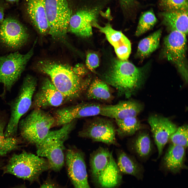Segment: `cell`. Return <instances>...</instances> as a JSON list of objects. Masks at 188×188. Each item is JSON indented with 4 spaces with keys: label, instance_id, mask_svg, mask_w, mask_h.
I'll list each match as a JSON object with an SVG mask.
<instances>
[{
    "label": "cell",
    "instance_id": "obj_35",
    "mask_svg": "<svg viewBox=\"0 0 188 188\" xmlns=\"http://www.w3.org/2000/svg\"><path fill=\"white\" fill-rule=\"evenodd\" d=\"M17 188H27L22 186ZM39 188H61L56 184L50 180H47L41 185Z\"/></svg>",
    "mask_w": 188,
    "mask_h": 188
},
{
    "label": "cell",
    "instance_id": "obj_36",
    "mask_svg": "<svg viewBox=\"0 0 188 188\" xmlns=\"http://www.w3.org/2000/svg\"><path fill=\"white\" fill-rule=\"evenodd\" d=\"M7 116L8 113L6 110L0 109V129L4 127Z\"/></svg>",
    "mask_w": 188,
    "mask_h": 188
},
{
    "label": "cell",
    "instance_id": "obj_2",
    "mask_svg": "<svg viewBox=\"0 0 188 188\" xmlns=\"http://www.w3.org/2000/svg\"><path fill=\"white\" fill-rule=\"evenodd\" d=\"M149 65L136 67L131 62L114 61L102 79L126 97H131L142 86L146 79Z\"/></svg>",
    "mask_w": 188,
    "mask_h": 188
},
{
    "label": "cell",
    "instance_id": "obj_14",
    "mask_svg": "<svg viewBox=\"0 0 188 188\" xmlns=\"http://www.w3.org/2000/svg\"><path fill=\"white\" fill-rule=\"evenodd\" d=\"M102 105L94 103H82L58 109L54 117V126H62L78 118L100 115Z\"/></svg>",
    "mask_w": 188,
    "mask_h": 188
},
{
    "label": "cell",
    "instance_id": "obj_16",
    "mask_svg": "<svg viewBox=\"0 0 188 188\" xmlns=\"http://www.w3.org/2000/svg\"><path fill=\"white\" fill-rule=\"evenodd\" d=\"M66 99L50 79L46 78L43 80L39 89L34 95L31 108L42 109L57 107L62 104Z\"/></svg>",
    "mask_w": 188,
    "mask_h": 188
},
{
    "label": "cell",
    "instance_id": "obj_24",
    "mask_svg": "<svg viewBox=\"0 0 188 188\" xmlns=\"http://www.w3.org/2000/svg\"><path fill=\"white\" fill-rule=\"evenodd\" d=\"M116 164L121 173L132 175L138 180H143L144 167L134 157L120 151L117 154Z\"/></svg>",
    "mask_w": 188,
    "mask_h": 188
},
{
    "label": "cell",
    "instance_id": "obj_11",
    "mask_svg": "<svg viewBox=\"0 0 188 188\" xmlns=\"http://www.w3.org/2000/svg\"><path fill=\"white\" fill-rule=\"evenodd\" d=\"M116 128L112 121L105 118H94L86 123L78 136L108 145H116Z\"/></svg>",
    "mask_w": 188,
    "mask_h": 188
},
{
    "label": "cell",
    "instance_id": "obj_17",
    "mask_svg": "<svg viewBox=\"0 0 188 188\" xmlns=\"http://www.w3.org/2000/svg\"><path fill=\"white\" fill-rule=\"evenodd\" d=\"M186 154L185 148L171 143L162 158L160 169L165 174L170 173L175 175L187 169Z\"/></svg>",
    "mask_w": 188,
    "mask_h": 188
},
{
    "label": "cell",
    "instance_id": "obj_31",
    "mask_svg": "<svg viewBox=\"0 0 188 188\" xmlns=\"http://www.w3.org/2000/svg\"><path fill=\"white\" fill-rule=\"evenodd\" d=\"M188 125L184 124L178 127L170 136L169 140L171 144L182 146L186 149L188 146Z\"/></svg>",
    "mask_w": 188,
    "mask_h": 188
},
{
    "label": "cell",
    "instance_id": "obj_26",
    "mask_svg": "<svg viewBox=\"0 0 188 188\" xmlns=\"http://www.w3.org/2000/svg\"><path fill=\"white\" fill-rule=\"evenodd\" d=\"M108 85L101 79L95 78L92 80L87 89L86 97L89 99L111 100L113 96Z\"/></svg>",
    "mask_w": 188,
    "mask_h": 188
},
{
    "label": "cell",
    "instance_id": "obj_38",
    "mask_svg": "<svg viewBox=\"0 0 188 188\" xmlns=\"http://www.w3.org/2000/svg\"><path fill=\"white\" fill-rule=\"evenodd\" d=\"M6 1L11 3H18L19 0H5Z\"/></svg>",
    "mask_w": 188,
    "mask_h": 188
},
{
    "label": "cell",
    "instance_id": "obj_7",
    "mask_svg": "<svg viewBox=\"0 0 188 188\" xmlns=\"http://www.w3.org/2000/svg\"><path fill=\"white\" fill-rule=\"evenodd\" d=\"M36 40L32 47L24 54L16 51L4 56H0V83L3 85L2 93L4 97L7 92H10L20 78L27 63L33 56Z\"/></svg>",
    "mask_w": 188,
    "mask_h": 188
},
{
    "label": "cell",
    "instance_id": "obj_29",
    "mask_svg": "<svg viewBox=\"0 0 188 188\" xmlns=\"http://www.w3.org/2000/svg\"><path fill=\"white\" fill-rule=\"evenodd\" d=\"M157 21V19L152 10L144 12L139 19L135 32L136 36H139L151 29Z\"/></svg>",
    "mask_w": 188,
    "mask_h": 188
},
{
    "label": "cell",
    "instance_id": "obj_10",
    "mask_svg": "<svg viewBox=\"0 0 188 188\" xmlns=\"http://www.w3.org/2000/svg\"><path fill=\"white\" fill-rule=\"evenodd\" d=\"M186 43V35L171 31L164 39L162 52L163 56L175 66L186 83L188 81Z\"/></svg>",
    "mask_w": 188,
    "mask_h": 188
},
{
    "label": "cell",
    "instance_id": "obj_28",
    "mask_svg": "<svg viewBox=\"0 0 188 188\" xmlns=\"http://www.w3.org/2000/svg\"><path fill=\"white\" fill-rule=\"evenodd\" d=\"M115 122L117 126L116 133L121 137L132 136L139 130L146 128L137 117L115 120Z\"/></svg>",
    "mask_w": 188,
    "mask_h": 188
},
{
    "label": "cell",
    "instance_id": "obj_19",
    "mask_svg": "<svg viewBox=\"0 0 188 188\" xmlns=\"http://www.w3.org/2000/svg\"><path fill=\"white\" fill-rule=\"evenodd\" d=\"M143 108L142 104L132 100L113 105H103L100 115L115 120L137 117Z\"/></svg>",
    "mask_w": 188,
    "mask_h": 188
},
{
    "label": "cell",
    "instance_id": "obj_4",
    "mask_svg": "<svg viewBox=\"0 0 188 188\" xmlns=\"http://www.w3.org/2000/svg\"><path fill=\"white\" fill-rule=\"evenodd\" d=\"M37 85L36 78L27 75L23 79L17 96L8 103L10 114L4 132L5 137H15L21 118L31 108Z\"/></svg>",
    "mask_w": 188,
    "mask_h": 188
},
{
    "label": "cell",
    "instance_id": "obj_33",
    "mask_svg": "<svg viewBox=\"0 0 188 188\" xmlns=\"http://www.w3.org/2000/svg\"><path fill=\"white\" fill-rule=\"evenodd\" d=\"M86 65L87 68L91 71H93L99 66V60L98 55L93 52L89 53L87 55L86 60Z\"/></svg>",
    "mask_w": 188,
    "mask_h": 188
},
{
    "label": "cell",
    "instance_id": "obj_39",
    "mask_svg": "<svg viewBox=\"0 0 188 188\" xmlns=\"http://www.w3.org/2000/svg\"><path fill=\"white\" fill-rule=\"evenodd\" d=\"M1 166V163H0V167Z\"/></svg>",
    "mask_w": 188,
    "mask_h": 188
},
{
    "label": "cell",
    "instance_id": "obj_22",
    "mask_svg": "<svg viewBox=\"0 0 188 188\" xmlns=\"http://www.w3.org/2000/svg\"><path fill=\"white\" fill-rule=\"evenodd\" d=\"M135 134L131 143V150L139 161L145 162L152 153L153 144L146 129L139 130Z\"/></svg>",
    "mask_w": 188,
    "mask_h": 188
},
{
    "label": "cell",
    "instance_id": "obj_32",
    "mask_svg": "<svg viewBox=\"0 0 188 188\" xmlns=\"http://www.w3.org/2000/svg\"><path fill=\"white\" fill-rule=\"evenodd\" d=\"M159 5L164 11L188 9V0H159Z\"/></svg>",
    "mask_w": 188,
    "mask_h": 188
},
{
    "label": "cell",
    "instance_id": "obj_8",
    "mask_svg": "<svg viewBox=\"0 0 188 188\" xmlns=\"http://www.w3.org/2000/svg\"><path fill=\"white\" fill-rule=\"evenodd\" d=\"M68 0H45L46 15L50 35L65 42L72 15Z\"/></svg>",
    "mask_w": 188,
    "mask_h": 188
},
{
    "label": "cell",
    "instance_id": "obj_21",
    "mask_svg": "<svg viewBox=\"0 0 188 188\" xmlns=\"http://www.w3.org/2000/svg\"><path fill=\"white\" fill-rule=\"evenodd\" d=\"M122 178L121 173L112 154L108 165L92 180L99 188H117Z\"/></svg>",
    "mask_w": 188,
    "mask_h": 188
},
{
    "label": "cell",
    "instance_id": "obj_6",
    "mask_svg": "<svg viewBox=\"0 0 188 188\" xmlns=\"http://www.w3.org/2000/svg\"><path fill=\"white\" fill-rule=\"evenodd\" d=\"M54 117L42 109H34L19 123L21 135L28 143L36 145L54 126Z\"/></svg>",
    "mask_w": 188,
    "mask_h": 188
},
{
    "label": "cell",
    "instance_id": "obj_25",
    "mask_svg": "<svg viewBox=\"0 0 188 188\" xmlns=\"http://www.w3.org/2000/svg\"><path fill=\"white\" fill-rule=\"evenodd\" d=\"M112 153L107 148L99 147L91 153L89 158L90 172L92 179L107 167Z\"/></svg>",
    "mask_w": 188,
    "mask_h": 188
},
{
    "label": "cell",
    "instance_id": "obj_20",
    "mask_svg": "<svg viewBox=\"0 0 188 188\" xmlns=\"http://www.w3.org/2000/svg\"><path fill=\"white\" fill-rule=\"evenodd\" d=\"M26 13L33 26L42 34L47 33L49 27L45 0H25Z\"/></svg>",
    "mask_w": 188,
    "mask_h": 188
},
{
    "label": "cell",
    "instance_id": "obj_18",
    "mask_svg": "<svg viewBox=\"0 0 188 188\" xmlns=\"http://www.w3.org/2000/svg\"><path fill=\"white\" fill-rule=\"evenodd\" d=\"M92 26L105 34L107 40L113 46L119 59L127 60L131 52V43L121 32L113 29L109 23L105 24L104 26L102 27L95 22L92 23Z\"/></svg>",
    "mask_w": 188,
    "mask_h": 188
},
{
    "label": "cell",
    "instance_id": "obj_27",
    "mask_svg": "<svg viewBox=\"0 0 188 188\" xmlns=\"http://www.w3.org/2000/svg\"><path fill=\"white\" fill-rule=\"evenodd\" d=\"M162 34L161 29L141 40L139 42L136 56L141 60L146 58L159 47Z\"/></svg>",
    "mask_w": 188,
    "mask_h": 188
},
{
    "label": "cell",
    "instance_id": "obj_12",
    "mask_svg": "<svg viewBox=\"0 0 188 188\" xmlns=\"http://www.w3.org/2000/svg\"><path fill=\"white\" fill-rule=\"evenodd\" d=\"M67 173L74 188H91L89 184L84 155L77 148L68 149L65 155Z\"/></svg>",
    "mask_w": 188,
    "mask_h": 188
},
{
    "label": "cell",
    "instance_id": "obj_9",
    "mask_svg": "<svg viewBox=\"0 0 188 188\" xmlns=\"http://www.w3.org/2000/svg\"><path fill=\"white\" fill-rule=\"evenodd\" d=\"M107 0H88L87 3L73 15L70 19L68 28L70 31L78 36L88 38L92 34V23L97 22Z\"/></svg>",
    "mask_w": 188,
    "mask_h": 188
},
{
    "label": "cell",
    "instance_id": "obj_34",
    "mask_svg": "<svg viewBox=\"0 0 188 188\" xmlns=\"http://www.w3.org/2000/svg\"><path fill=\"white\" fill-rule=\"evenodd\" d=\"M123 12L125 14H130L137 5L136 0H118Z\"/></svg>",
    "mask_w": 188,
    "mask_h": 188
},
{
    "label": "cell",
    "instance_id": "obj_23",
    "mask_svg": "<svg viewBox=\"0 0 188 188\" xmlns=\"http://www.w3.org/2000/svg\"><path fill=\"white\" fill-rule=\"evenodd\" d=\"M160 15L171 31H178L186 35L187 34L188 9L164 11Z\"/></svg>",
    "mask_w": 188,
    "mask_h": 188
},
{
    "label": "cell",
    "instance_id": "obj_13",
    "mask_svg": "<svg viewBox=\"0 0 188 188\" xmlns=\"http://www.w3.org/2000/svg\"><path fill=\"white\" fill-rule=\"evenodd\" d=\"M28 37L25 27L14 18L7 17L0 24V43L7 48L18 49L25 45Z\"/></svg>",
    "mask_w": 188,
    "mask_h": 188
},
{
    "label": "cell",
    "instance_id": "obj_1",
    "mask_svg": "<svg viewBox=\"0 0 188 188\" xmlns=\"http://www.w3.org/2000/svg\"><path fill=\"white\" fill-rule=\"evenodd\" d=\"M37 68L49 77L66 99H73L79 97L87 90L92 80L89 74H78L69 67L54 62L42 61L39 63Z\"/></svg>",
    "mask_w": 188,
    "mask_h": 188
},
{
    "label": "cell",
    "instance_id": "obj_37",
    "mask_svg": "<svg viewBox=\"0 0 188 188\" xmlns=\"http://www.w3.org/2000/svg\"><path fill=\"white\" fill-rule=\"evenodd\" d=\"M4 8L0 6V24L4 20Z\"/></svg>",
    "mask_w": 188,
    "mask_h": 188
},
{
    "label": "cell",
    "instance_id": "obj_5",
    "mask_svg": "<svg viewBox=\"0 0 188 188\" xmlns=\"http://www.w3.org/2000/svg\"><path fill=\"white\" fill-rule=\"evenodd\" d=\"M49 169L46 159L23 151L12 156L4 167V171L32 183L38 180L42 173Z\"/></svg>",
    "mask_w": 188,
    "mask_h": 188
},
{
    "label": "cell",
    "instance_id": "obj_3",
    "mask_svg": "<svg viewBox=\"0 0 188 188\" xmlns=\"http://www.w3.org/2000/svg\"><path fill=\"white\" fill-rule=\"evenodd\" d=\"M75 121L62 126L58 130L50 131L36 145L37 155L46 159L49 169L54 171H60L64 165V144L74 127Z\"/></svg>",
    "mask_w": 188,
    "mask_h": 188
},
{
    "label": "cell",
    "instance_id": "obj_15",
    "mask_svg": "<svg viewBox=\"0 0 188 188\" xmlns=\"http://www.w3.org/2000/svg\"><path fill=\"white\" fill-rule=\"evenodd\" d=\"M148 122L157 148V159L159 158L171 136L176 131L178 127L168 118L157 115L149 116Z\"/></svg>",
    "mask_w": 188,
    "mask_h": 188
},
{
    "label": "cell",
    "instance_id": "obj_30",
    "mask_svg": "<svg viewBox=\"0 0 188 188\" xmlns=\"http://www.w3.org/2000/svg\"><path fill=\"white\" fill-rule=\"evenodd\" d=\"M4 127L0 129V156L6 155L19 146V140L15 137H5Z\"/></svg>",
    "mask_w": 188,
    "mask_h": 188
}]
</instances>
